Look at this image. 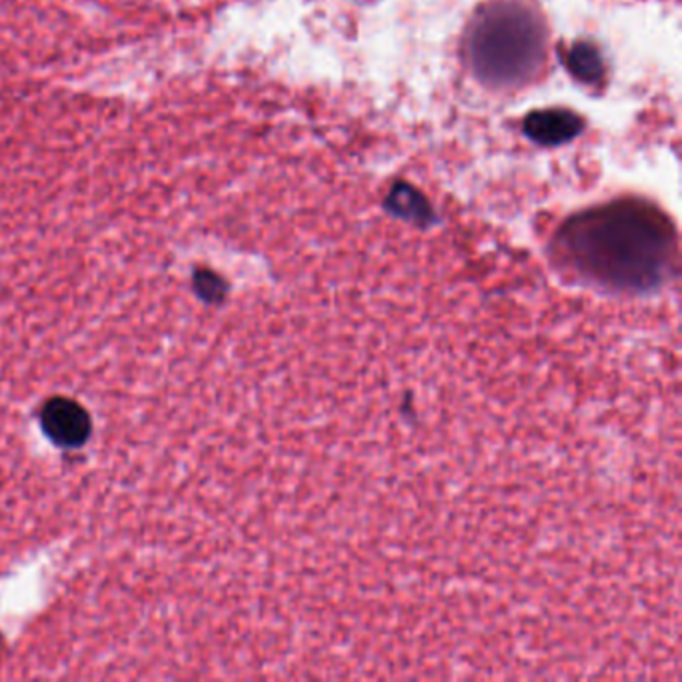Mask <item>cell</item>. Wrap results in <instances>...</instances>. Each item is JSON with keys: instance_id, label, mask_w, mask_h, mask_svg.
I'll list each match as a JSON object with an SVG mask.
<instances>
[{"instance_id": "cell-7", "label": "cell", "mask_w": 682, "mask_h": 682, "mask_svg": "<svg viewBox=\"0 0 682 682\" xmlns=\"http://www.w3.org/2000/svg\"><path fill=\"white\" fill-rule=\"evenodd\" d=\"M196 288H199L201 297H204L206 300L220 299L225 295V283L218 276L208 273V271L196 273Z\"/></svg>"}, {"instance_id": "cell-1", "label": "cell", "mask_w": 682, "mask_h": 682, "mask_svg": "<svg viewBox=\"0 0 682 682\" xmlns=\"http://www.w3.org/2000/svg\"><path fill=\"white\" fill-rule=\"evenodd\" d=\"M573 268L614 287H648L674 256L671 220L645 201H614L573 216L559 237Z\"/></svg>"}, {"instance_id": "cell-5", "label": "cell", "mask_w": 682, "mask_h": 682, "mask_svg": "<svg viewBox=\"0 0 682 682\" xmlns=\"http://www.w3.org/2000/svg\"><path fill=\"white\" fill-rule=\"evenodd\" d=\"M566 67L581 83L597 84L605 79V60L599 47L590 40H578L569 48Z\"/></svg>"}, {"instance_id": "cell-2", "label": "cell", "mask_w": 682, "mask_h": 682, "mask_svg": "<svg viewBox=\"0 0 682 682\" xmlns=\"http://www.w3.org/2000/svg\"><path fill=\"white\" fill-rule=\"evenodd\" d=\"M547 38V24L527 0H489L468 23L465 59L480 83L516 88L539 74Z\"/></svg>"}, {"instance_id": "cell-3", "label": "cell", "mask_w": 682, "mask_h": 682, "mask_svg": "<svg viewBox=\"0 0 682 682\" xmlns=\"http://www.w3.org/2000/svg\"><path fill=\"white\" fill-rule=\"evenodd\" d=\"M40 422L45 432L52 439V443L67 446V448L83 446L93 431V422L88 412L69 398L48 400L43 408Z\"/></svg>"}, {"instance_id": "cell-6", "label": "cell", "mask_w": 682, "mask_h": 682, "mask_svg": "<svg viewBox=\"0 0 682 682\" xmlns=\"http://www.w3.org/2000/svg\"><path fill=\"white\" fill-rule=\"evenodd\" d=\"M386 208L393 215L400 216L405 220H412L424 225L431 216V204L422 196V192L417 191L415 187L398 182L393 187V191L386 199Z\"/></svg>"}, {"instance_id": "cell-4", "label": "cell", "mask_w": 682, "mask_h": 682, "mask_svg": "<svg viewBox=\"0 0 682 682\" xmlns=\"http://www.w3.org/2000/svg\"><path fill=\"white\" fill-rule=\"evenodd\" d=\"M585 129V120L569 108H542L530 112L523 131L533 143L540 146H561L575 141Z\"/></svg>"}]
</instances>
